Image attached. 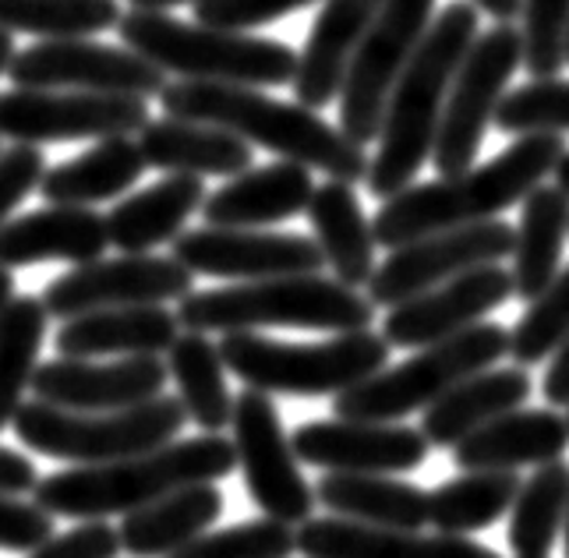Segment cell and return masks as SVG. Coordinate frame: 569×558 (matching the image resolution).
Returning <instances> with one entry per match:
<instances>
[{
  "mask_svg": "<svg viewBox=\"0 0 569 558\" xmlns=\"http://www.w3.org/2000/svg\"><path fill=\"white\" fill-rule=\"evenodd\" d=\"M569 152L562 134H523L496 159L470 167L460 177H439L428 185H410L376 212V241L397 251L421 237L488 223L499 212L523 202L535 188L556 173L559 159Z\"/></svg>",
  "mask_w": 569,
  "mask_h": 558,
  "instance_id": "6da1fadb",
  "label": "cell"
},
{
  "mask_svg": "<svg viewBox=\"0 0 569 558\" xmlns=\"http://www.w3.org/2000/svg\"><path fill=\"white\" fill-rule=\"evenodd\" d=\"M478 36V8L470 0L446 4L431 22L425 43L403 68L400 82L392 86L379 131V152L371 156L365 177L368 191L382 202L407 191L428 163L439 138L449 86Z\"/></svg>",
  "mask_w": 569,
  "mask_h": 558,
  "instance_id": "7a4b0ae2",
  "label": "cell"
},
{
  "mask_svg": "<svg viewBox=\"0 0 569 558\" xmlns=\"http://www.w3.org/2000/svg\"><path fill=\"white\" fill-rule=\"evenodd\" d=\"M167 117L194 124H212L238 134L251 149H269L290 163L326 173L329 181L358 185L368 177V152L332 128L316 110L283 103L262 89L216 86V82H167L160 92Z\"/></svg>",
  "mask_w": 569,
  "mask_h": 558,
  "instance_id": "3957f363",
  "label": "cell"
},
{
  "mask_svg": "<svg viewBox=\"0 0 569 558\" xmlns=\"http://www.w3.org/2000/svg\"><path fill=\"white\" fill-rule=\"evenodd\" d=\"M238 467L233 442L223 435H199L170 442L142 456L100 467H71L39 477L32 491L36 506L68 520H103L128 516L160 498L194 485H212Z\"/></svg>",
  "mask_w": 569,
  "mask_h": 558,
  "instance_id": "277c9868",
  "label": "cell"
},
{
  "mask_svg": "<svg viewBox=\"0 0 569 558\" xmlns=\"http://www.w3.org/2000/svg\"><path fill=\"white\" fill-rule=\"evenodd\" d=\"M117 36L128 50L146 57L181 82H216L248 89H280L293 82L298 53L287 43L248 32H227L181 22L170 11H124Z\"/></svg>",
  "mask_w": 569,
  "mask_h": 558,
  "instance_id": "5b68a950",
  "label": "cell"
},
{
  "mask_svg": "<svg viewBox=\"0 0 569 558\" xmlns=\"http://www.w3.org/2000/svg\"><path fill=\"white\" fill-rule=\"evenodd\" d=\"M376 305L340 279L280 276L259 283L188 293L178 305V322L188 332H254V329H319V332H365Z\"/></svg>",
  "mask_w": 569,
  "mask_h": 558,
  "instance_id": "8992f818",
  "label": "cell"
},
{
  "mask_svg": "<svg viewBox=\"0 0 569 558\" xmlns=\"http://www.w3.org/2000/svg\"><path fill=\"white\" fill-rule=\"evenodd\" d=\"M223 365L248 389L266 396H340L389 361L382 332H340L322 343H283L259 332H227L220 340Z\"/></svg>",
  "mask_w": 569,
  "mask_h": 558,
  "instance_id": "52a82bcc",
  "label": "cell"
},
{
  "mask_svg": "<svg viewBox=\"0 0 569 558\" xmlns=\"http://www.w3.org/2000/svg\"><path fill=\"white\" fill-rule=\"evenodd\" d=\"M502 357H509V329L481 322L332 396V417L365 425H403V417L439 403L463 378L496 368Z\"/></svg>",
  "mask_w": 569,
  "mask_h": 558,
  "instance_id": "ba28073f",
  "label": "cell"
},
{
  "mask_svg": "<svg viewBox=\"0 0 569 558\" xmlns=\"http://www.w3.org/2000/svg\"><path fill=\"white\" fill-rule=\"evenodd\" d=\"M184 421L188 413L173 396H156L142 407L113 413H78L32 400L14 413V435L22 446L50 460L100 467L170 446Z\"/></svg>",
  "mask_w": 569,
  "mask_h": 558,
  "instance_id": "9c48e42d",
  "label": "cell"
},
{
  "mask_svg": "<svg viewBox=\"0 0 569 558\" xmlns=\"http://www.w3.org/2000/svg\"><path fill=\"white\" fill-rule=\"evenodd\" d=\"M436 22V0H382L340 92V131L355 146L379 142L386 103Z\"/></svg>",
  "mask_w": 569,
  "mask_h": 558,
  "instance_id": "30bf717a",
  "label": "cell"
},
{
  "mask_svg": "<svg viewBox=\"0 0 569 558\" xmlns=\"http://www.w3.org/2000/svg\"><path fill=\"white\" fill-rule=\"evenodd\" d=\"M520 64L523 39L513 22L492 26L467 50L453 86H449L439 138L436 149H431V163H436L442 177H460L475 167L485 131L488 124H496V110L509 92V82H513Z\"/></svg>",
  "mask_w": 569,
  "mask_h": 558,
  "instance_id": "8fae6325",
  "label": "cell"
},
{
  "mask_svg": "<svg viewBox=\"0 0 569 558\" xmlns=\"http://www.w3.org/2000/svg\"><path fill=\"white\" fill-rule=\"evenodd\" d=\"M230 431L238 467L244 474V488L251 502L262 509V516L287 527L308 524L319 498L298 467V456H293V446L283 431L277 403L259 389H244L241 396H233Z\"/></svg>",
  "mask_w": 569,
  "mask_h": 558,
  "instance_id": "7c38bea8",
  "label": "cell"
},
{
  "mask_svg": "<svg viewBox=\"0 0 569 558\" xmlns=\"http://www.w3.org/2000/svg\"><path fill=\"white\" fill-rule=\"evenodd\" d=\"M149 121V103L134 96H100L71 89L0 92V138H8L14 146L131 138Z\"/></svg>",
  "mask_w": 569,
  "mask_h": 558,
  "instance_id": "4fadbf2b",
  "label": "cell"
},
{
  "mask_svg": "<svg viewBox=\"0 0 569 558\" xmlns=\"http://www.w3.org/2000/svg\"><path fill=\"white\" fill-rule=\"evenodd\" d=\"M14 89H71L100 96L149 99L167 89V74L128 47L96 39H47L14 53L8 68Z\"/></svg>",
  "mask_w": 569,
  "mask_h": 558,
  "instance_id": "5bb4252c",
  "label": "cell"
},
{
  "mask_svg": "<svg viewBox=\"0 0 569 558\" xmlns=\"http://www.w3.org/2000/svg\"><path fill=\"white\" fill-rule=\"evenodd\" d=\"M513 233L517 230L502 219H488V223L442 230L421 237V241H410L389 251V258L376 269L368 283V301L376 308H397L463 272L499 266L502 258L513 255Z\"/></svg>",
  "mask_w": 569,
  "mask_h": 558,
  "instance_id": "9a60e30c",
  "label": "cell"
},
{
  "mask_svg": "<svg viewBox=\"0 0 569 558\" xmlns=\"http://www.w3.org/2000/svg\"><path fill=\"white\" fill-rule=\"evenodd\" d=\"M191 272L178 258H156V255H121L100 258V262L74 266L71 272L57 276L43 290L47 315L71 318L107 308H146L184 301L191 293Z\"/></svg>",
  "mask_w": 569,
  "mask_h": 558,
  "instance_id": "2e32d148",
  "label": "cell"
},
{
  "mask_svg": "<svg viewBox=\"0 0 569 558\" xmlns=\"http://www.w3.org/2000/svg\"><path fill=\"white\" fill-rule=\"evenodd\" d=\"M173 258L191 276L238 279V283H259V279L280 276H316L326 266V258L311 237L223 227L184 230L173 241Z\"/></svg>",
  "mask_w": 569,
  "mask_h": 558,
  "instance_id": "e0dca14e",
  "label": "cell"
},
{
  "mask_svg": "<svg viewBox=\"0 0 569 558\" xmlns=\"http://www.w3.org/2000/svg\"><path fill=\"white\" fill-rule=\"evenodd\" d=\"M167 361L160 357H124V361H82L57 357L36 368V400L78 413H113L142 407L167 389Z\"/></svg>",
  "mask_w": 569,
  "mask_h": 558,
  "instance_id": "ac0fdd59",
  "label": "cell"
},
{
  "mask_svg": "<svg viewBox=\"0 0 569 558\" xmlns=\"http://www.w3.org/2000/svg\"><path fill=\"white\" fill-rule=\"evenodd\" d=\"M509 297H513V276H509V269L485 266L389 308L382 336L389 347L425 350L431 343L453 340V336L481 326V318L502 308Z\"/></svg>",
  "mask_w": 569,
  "mask_h": 558,
  "instance_id": "d6986e66",
  "label": "cell"
},
{
  "mask_svg": "<svg viewBox=\"0 0 569 558\" xmlns=\"http://www.w3.org/2000/svg\"><path fill=\"white\" fill-rule=\"evenodd\" d=\"M293 456L326 474H410L425 464L428 442L407 425L308 421L290 435Z\"/></svg>",
  "mask_w": 569,
  "mask_h": 558,
  "instance_id": "ffe728a7",
  "label": "cell"
},
{
  "mask_svg": "<svg viewBox=\"0 0 569 558\" xmlns=\"http://www.w3.org/2000/svg\"><path fill=\"white\" fill-rule=\"evenodd\" d=\"M382 0H322L316 26L293 71V96L308 110H322L343 92L347 71L361 50V39Z\"/></svg>",
  "mask_w": 569,
  "mask_h": 558,
  "instance_id": "44dd1931",
  "label": "cell"
},
{
  "mask_svg": "<svg viewBox=\"0 0 569 558\" xmlns=\"http://www.w3.org/2000/svg\"><path fill=\"white\" fill-rule=\"evenodd\" d=\"M110 248L107 216L78 206H47L8 219L0 230V269H22L43 262L89 266Z\"/></svg>",
  "mask_w": 569,
  "mask_h": 558,
  "instance_id": "7402d4cb",
  "label": "cell"
},
{
  "mask_svg": "<svg viewBox=\"0 0 569 558\" xmlns=\"http://www.w3.org/2000/svg\"><path fill=\"white\" fill-rule=\"evenodd\" d=\"M311 195H316V181H311V170L301 163H269L259 170H244L238 177L212 191L202 206L206 227H223V230H259L283 223L308 212Z\"/></svg>",
  "mask_w": 569,
  "mask_h": 558,
  "instance_id": "603a6c76",
  "label": "cell"
},
{
  "mask_svg": "<svg viewBox=\"0 0 569 558\" xmlns=\"http://www.w3.org/2000/svg\"><path fill=\"white\" fill-rule=\"evenodd\" d=\"M298 551L305 558H502L470 537L365 527L340 516L301 524Z\"/></svg>",
  "mask_w": 569,
  "mask_h": 558,
  "instance_id": "cb8c5ba5",
  "label": "cell"
},
{
  "mask_svg": "<svg viewBox=\"0 0 569 558\" xmlns=\"http://www.w3.org/2000/svg\"><path fill=\"white\" fill-rule=\"evenodd\" d=\"M181 336L178 311L163 305L78 315L53 336L57 357H160Z\"/></svg>",
  "mask_w": 569,
  "mask_h": 558,
  "instance_id": "d4e9b609",
  "label": "cell"
},
{
  "mask_svg": "<svg viewBox=\"0 0 569 558\" xmlns=\"http://www.w3.org/2000/svg\"><path fill=\"white\" fill-rule=\"evenodd\" d=\"M569 425L556 410H513L467 435L453 452L460 470H520L562 460Z\"/></svg>",
  "mask_w": 569,
  "mask_h": 558,
  "instance_id": "484cf974",
  "label": "cell"
},
{
  "mask_svg": "<svg viewBox=\"0 0 569 558\" xmlns=\"http://www.w3.org/2000/svg\"><path fill=\"white\" fill-rule=\"evenodd\" d=\"M527 368H488L463 378L439 403H431L421 417V435L431 449H457L467 435L492 425L496 417L513 413L531 396Z\"/></svg>",
  "mask_w": 569,
  "mask_h": 558,
  "instance_id": "4316f807",
  "label": "cell"
},
{
  "mask_svg": "<svg viewBox=\"0 0 569 558\" xmlns=\"http://www.w3.org/2000/svg\"><path fill=\"white\" fill-rule=\"evenodd\" d=\"M202 177L170 173L163 181L149 185L146 191L128 195L107 216L110 248L121 255H149L167 241H178L191 212L206 206Z\"/></svg>",
  "mask_w": 569,
  "mask_h": 558,
  "instance_id": "83f0119b",
  "label": "cell"
},
{
  "mask_svg": "<svg viewBox=\"0 0 569 558\" xmlns=\"http://www.w3.org/2000/svg\"><path fill=\"white\" fill-rule=\"evenodd\" d=\"M139 149L146 167L184 177H238L254 163V149L238 134L178 117L149 121L139 131Z\"/></svg>",
  "mask_w": 569,
  "mask_h": 558,
  "instance_id": "f1b7e54d",
  "label": "cell"
},
{
  "mask_svg": "<svg viewBox=\"0 0 569 558\" xmlns=\"http://www.w3.org/2000/svg\"><path fill=\"white\" fill-rule=\"evenodd\" d=\"M308 223L316 230V245L332 269V279L343 287H368L376 276V230H371L368 216L361 209V198L355 185L326 181L316 188L308 202Z\"/></svg>",
  "mask_w": 569,
  "mask_h": 558,
  "instance_id": "f546056e",
  "label": "cell"
},
{
  "mask_svg": "<svg viewBox=\"0 0 569 558\" xmlns=\"http://www.w3.org/2000/svg\"><path fill=\"white\" fill-rule=\"evenodd\" d=\"M316 498L350 524L386 530L428 527V491L389 474H322Z\"/></svg>",
  "mask_w": 569,
  "mask_h": 558,
  "instance_id": "4dcf8cb0",
  "label": "cell"
},
{
  "mask_svg": "<svg viewBox=\"0 0 569 558\" xmlns=\"http://www.w3.org/2000/svg\"><path fill=\"white\" fill-rule=\"evenodd\" d=\"M220 512L223 491L212 485H194L121 516L117 534H121V548L134 558H170L209 534Z\"/></svg>",
  "mask_w": 569,
  "mask_h": 558,
  "instance_id": "1f68e13d",
  "label": "cell"
},
{
  "mask_svg": "<svg viewBox=\"0 0 569 558\" xmlns=\"http://www.w3.org/2000/svg\"><path fill=\"white\" fill-rule=\"evenodd\" d=\"M569 237V198L556 185H541L523 198L513 233V297L531 305L559 276L562 248Z\"/></svg>",
  "mask_w": 569,
  "mask_h": 558,
  "instance_id": "d6a6232c",
  "label": "cell"
},
{
  "mask_svg": "<svg viewBox=\"0 0 569 558\" xmlns=\"http://www.w3.org/2000/svg\"><path fill=\"white\" fill-rule=\"evenodd\" d=\"M146 173V159L139 142L131 138H103L89 152L53 167L39 181V195L50 206H78L92 209L96 202L124 195Z\"/></svg>",
  "mask_w": 569,
  "mask_h": 558,
  "instance_id": "836d02e7",
  "label": "cell"
},
{
  "mask_svg": "<svg viewBox=\"0 0 569 558\" xmlns=\"http://www.w3.org/2000/svg\"><path fill=\"white\" fill-rule=\"evenodd\" d=\"M167 371L178 386V400L188 421L199 425L206 435H220L230 428L233 396L227 386V365L220 357V343H212L206 332H181L167 350Z\"/></svg>",
  "mask_w": 569,
  "mask_h": 558,
  "instance_id": "e575fe53",
  "label": "cell"
},
{
  "mask_svg": "<svg viewBox=\"0 0 569 558\" xmlns=\"http://www.w3.org/2000/svg\"><path fill=\"white\" fill-rule=\"evenodd\" d=\"M520 485L517 470H467L428 495V524L449 537H470L513 509Z\"/></svg>",
  "mask_w": 569,
  "mask_h": 558,
  "instance_id": "d590c367",
  "label": "cell"
},
{
  "mask_svg": "<svg viewBox=\"0 0 569 558\" xmlns=\"http://www.w3.org/2000/svg\"><path fill=\"white\" fill-rule=\"evenodd\" d=\"M509 512L513 516H509L506 541L517 558H541L552 551L569 512V464L556 460L535 467Z\"/></svg>",
  "mask_w": 569,
  "mask_h": 558,
  "instance_id": "8d00e7d4",
  "label": "cell"
},
{
  "mask_svg": "<svg viewBox=\"0 0 569 558\" xmlns=\"http://www.w3.org/2000/svg\"><path fill=\"white\" fill-rule=\"evenodd\" d=\"M47 318L43 297H11L0 308V431L14 425L22 396L32 389L39 347L47 340Z\"/></svg>",
  "mask_w": 569,
  "mask_h": 558,
  "instance_id": "74e56055",
  "label": "cell"
},
{
  "mask_svg": "<svg viewBox=\"0 0 569 558\" xmlns=\"http://www.w3.org/2000/svg\"><path fill=\"white\" fill-rule=\"evenodd\" d=\"M117 0H0V32L47 39H92L121 26Z\"/></svg>",
  "mask_w": 569,
  "mask_h": 558,
  "instance_id": "f35d334b",
  "label": "cell"
},
{
  "mask_svg": "<svg viewBox=\"0 0 569 558\" xmlns=\"http://www.w3.org/2000/svg\"><path fill=\"white\" fill-rule=\"evenodd\" d=\"M569 340V269H562L552 283L535 297L520 322L509 332V357L517 368H535L552 361V353Z\"/></svg>",
  "mask_w": 569,
  "mask_h": 558,
  "instance_id": "ab89813d",
  "label": "cell"
},
{
  "mask_svg": "<svg viewBox=\"0 0 569 558\" xmlns=\"http://www.w3.org/2000/svg\"><path fill=\"white\" fill-rule=\"evenodd\" d=\"M496 128L506 134H566L569 131V82L535 78L509 89L496 110Z\"/></svg>",
  "mask_w": 569,
  "mask_h": 558,
  "instance_id": "60d3db41",
  "label": "cell"
},
{
  "mask_svg": "<svg viewBox=\"0 0 569 558\" xmlns=\"http://www.w3.org/2000/svg\"><path fill=\"white\" fill-rule=\"evenodd\" d=\"M293 551H298V530L262 516L227 530H209L170 558H290Z\"/></svg>",
  "mask_w": 569,
  "mask_h": 558,
  "instance_id": "b9f144b4",
  "label": "cell"
},
{
  "mask_svg": "<svg viewBox=\"0 0 569 558\" xmlns=\"http://www.w3.org/2000/svg\"><path fill=\"white\" fill-rule=\"evenodd\" d=\"M520 39L531 78H559L569 43V0H523Z\"/></svg>",
  "mask_w": 569,
  "mask_h": 558,
  "instance_id": "7bdbcfd3",
  "label": "cell"
},
{
  "mask_svg": "<svg viewBox=\"0 0 569 558\" xmlns=\"http://www.w3.org/2000/svg\"><path fill=\"white\" fill-rule=\"evenodd\" d=\"M311 4H319V0H199L194 4V18H199V26L248 32L277 22L283 14L305 11Z\"/></svg>",
  "mask_w": 569,
  "mask_h": 558,
  "instance_id": "ee69618b",
  "label": "cell"
},
{
  "mask_svg": "<svg viewBox=\"0 0 569 558\" xmlns=\"http://www.w3.org/2000/svg\"><path fill=\"white\" fill-rule=\"evenodd\" d=\"M43 173H47V159L39 146L0 149V230L8 227V216L26 202V195L39 188Z\"/></svg>",
  "mask_w": 569,
  "mask_h": 558,
  "instance_id": "f6af8a7d",
  "label": "cell"
},
{
  "mask_svg": "<svg viewBox=\"0 0 569 558\" xmlns=\"http://www.w3.org/2000/svg\"><path fill=\"white\" fill-rule=\"evenodd\" d=\"M50 537H53V516L47 509L0 495V548L32 555Z\"/></svg>",
  "mask_w": 569,
  "mask_h": 558,
  "instance_id": "bcb514c9",
  "label": "cell"
},
{
  "mask_svg": "<svg viewBox=\"0 0 569 558\" xmlns=\"http://www.w3.org/2000/svg\"><path fill=\"white\" fill-rule=\"evenodd\" d=\"M117 551H124L117 527L103 520H89L68 534H53L29 558H117Z\"/></svg>",
  "mask_w": 569,
  "mask_h": 558,
  "instance_id": "7dc6e473",
  "label": "cell"
},
{
  "mask_svg": "<svg viewBox=\"0 0 569 558\" xmlns=\"http://www.w3.org/2000/svg\"><path fill=\"white\" fill-rule=\"evenodd\" d=\"M36 485H39V470L32 467L29 456L0 446V495L22 498V495L36 491Z\"/></svg>",
  "mask_w": 569,
  "mask_h": 558,
  "instance_id": "c3c4849f",
  "label": "cell"
},
{
  "mask_svg": "<svg viewBox=\"0 0 569 558\" xmlns=\"http://www.w3.org/2000/svg\"><path fill=\"white\" fill-rule=\"evenodd\" d=\"M541 392L552 407H569V340L552 353V361H548Z\"/></svg>",
  "mask_w": 569,
  "mask_h": 558,
  "instance_id": "681fc988",
  "label": "cell"
},
{
  "mask_svg": "<svg viewBox=\"0 0 569 558\" xmlns=\"http://www.w3.org/2000/svg\"><path fill=\"white\" fill-rule=\"evenodd\" d=\"M478 8V14L485 11L488 18H496V26H509L517 22L523 11V0H470Z\"/></svg>",
  "mask_w": 569,
  "mask_h": 558,
  "instance_id": "f907efd6",
  "label": "cell"
},
{
  "mask_svg": "<svg viewBox=\"0 0 569 558\" xmlns=\"http://www.w3.org/2000/svg\"><path fill=\"white\" fill-rule=\"evenodd\" d=\"M131 8H139V11H170V8H181V4H199V0H128Z\"/></svg>",
  "mask_w": 569,
  "mask_h": 558,
  "instance_id": "816d5d0a",
  "label": "cell"
},
{
  "mask_svg": "<svg viewBox=\"0 0 569 558\" xmlns=\"http://www.w3.org/2000/svg\"><path fill=\"white\" fill-rule=\"evenodd\" d=\"M14 36L11 32H0V74H8L11 61H14Z\"/></svg>",
  "mask_w": 569,
  "mask_h": 558,
  "instance_id": "f5cc1de1",
  "label": "cell"
},
{
  "mask_svg": "<svg viewBox=\"0 0 569 558\" xmlns=\"http://www.w3.org/2000/svg\"><path fill=\"white\" fill-rule=\"evenodd\" d=\"M11 297H14V276L11 269H0V308H4Z\"/></svg>",
  "mask_w": 569,
  "mask_h": 558,
  "instance_id": "db71d44e",
  "label": "cell"
},
{
  "mask_svg": "<svg viewBox=\"0 0 569 558\" xmlns=\"http://www.w3.org/2000/svg\"><path fill=\"white\" fill-rule=\"evenodd\" d=\"M556 188L569 198V152L559 159V167H556Z\"/></svg>",
  "mask_w": 569,
  "mask_h": 558,
  "instance_id": "11a10c76",
  "label": "cell"
},
{
  "mask_svg": "<svg viewBox=\"0 0 569 558\" xmlns=\"http://www.w3.org/2000/svg\"><path fill=\"white\" fill-rule=\"evenodd\" d=\"M562 534H566V558H569V512H566V527H562Z\"/></svg>",
  "mask_w": 569,
  "mask_h": 558,
  "instance_id": "9f6ffc18",
  "label": "cell"
},
{
  "mask_svg": "<svg viewBox=\"0 0 569 558\" xmlns=\"http://www.w3.org/2000/svg\"><path fill=\"white\" fill-rule=\"evenodd\" d=\"M566 64H569V43H566Z\"/></svg>",
  "mask_w": 569,
  "mask_h": 558,
  "instance_id": "6f0895ef",
  "label": "cell"
},
{
  "mask_svg": "<svg viewBox=\"0 0 569 558\" xmlns=\"http://www.w3.org/2000/svg\"><path fill=\"white\" fill-rule=\"evenodd\" d=\"M566 425H569V417H566Z\"/></svg>",
  "mask_w": 569,
  "mask_h": 558,
  "instance_id": "680465c9",
  "label": "cell"
},
{
  "mask_svg": "<svg viewBox=\"0 0 569 558\" xmlns=\"http://www.w3.org/2000/svg\"><path fill=\"white\" fill-rule=\"evenodd\" d=\"M541 558H548V555H541Z\"/></svg>",
  "mask_w": 569,
  "mask_h": 558,
  "instance_id": "91938a15",
  "label": "cell"
}]
</instances>
